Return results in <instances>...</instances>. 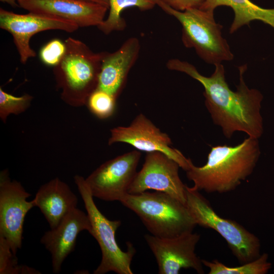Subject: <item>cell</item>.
<instances>
[{
    "label": "cell",
    "instance_id": "8fae6325",
    "mask_svg": "<svg viewBox=\"0 0 274 274\" xmlns=\"http://www.w3.org/2000/svg\"><path fill=\"white\" fill-rule=\"evenodd\" d=\"M31 195L16 180L11 181L7 169L0 174V235L8 241L14 255L21 248L25 217L35 207Z\"/></svg>",
    "mask_w": 274,
    "mask_h": 274
},
{
    "label": "cell",
    "instance_id": "7402d4cb",
    "mask_svg": "<svg viewBox=\"0 0 274 274\" xmlns=\"http://www.w3.org/2000/svg\"><path fill=\"white\" fill-rule=\"evenodd\" d=\"M116 99L110 93L96 88L89 95L86 105L97 117L106 119L114 113Z\"/></svg>",
    "mask_w": 274,
    "mask_h": 274
},
{
    "label": "cell",
    "instance_id": "cb8c5ba5",
    "mask_svg": "<svg viewBox=\"0 0 274 274\" xmlns=\"http://www.w3.org/2000/svg\"><path fill=\"white\" fill-rule=\"evenodd\" d=\"M65 51V42L55 38L47 42L41 48L39 55L42 63L54 67L60 62Z\"/></svg>",
    "mask_w": 274,
    "mask_h": 274
},
{
    "label": "cell",
    "instance_id": "4316f807",
    "mask_svg": "<svg viewBox=\"0 0 274 274\" xmlns=\"http://www.w3.org/2000/svg\"><path fill=\"white\" fill-rule=\"evenodd\" d=\"M83 1L99 4L109 8L108 0H83Z\"/></svg>",
    "mask_w": 274,
    "mask_h": 274
},
{
    "label": "cell",
    "instance_id": "7c38bea8",
    "mask_svg": "<svg viewBox=\"0 0 274 274\" xmlns=\"http://www.w3.org/2000/svg\"><path fill=\"white\" fill-rule=\"evenodd\" d=\"M116 143H126L139 151L147 153H163L176 161L185 171L189 167L191 159L185 157L179 150L172 147L169 136L143 114L136 116L128 126H118L111 129L108 144L111 145Z\"/></svg>",
    "mask_w": 274,
    "mask_h": 274
},
{
    "label": "cell",
    "instance_id": "5b68a950",
    "mask_svg": "<svg viewBox=\"0 0 274 274\" xmlns=\"http://www.w3.org/2000/svg\"><path fill=\"white\" fill-rule=\"evenodd\" d=\"M154 1L163 11L180 22L184 45L194 48L205 62L215 65L233 59V54L222 35V26L216 22L213 12L200 8L181 11L172 8L161 0Z\"/></svg>",
    "mask_w": 274,
    "mask_h": 274
},
{
    "label": "cell",
    "instance_id": "603a6c76",
    "mask_svg": "<svg viewBox=\"0 0 274 274\" xmlns=\"http://www.w3.org/2000/svg\"><path fill=\"white\" fill-rule=\"evenodd\" d=\"M0 273H40L26 265H19L8 241L0 235Z\"/></svg>",
    "mask_w": 274,
    "mask_h": 274
},
{
    "label": "cell",
    "instance_id": "3957f363",
    "mask_svg": "<svg viewBox=\"0 0 274 274\" xmlns=\"http://www.w3.org/2000/svg\"><path fill=\"white\" fill-rule=\"evenodd\" d=\"M64 42L65 54L53 67L56 87L64 102L81 107L86 105L97 87L103 52L95 53L84 42L72 37Z\"/></svg>",
    "mask_w": 274,
    "mask_h": 274
},
{
    "label": "cell",
    "instance_id": "9c48e42d",
    "mask_svg": "<svg viewBox=\"0 0 274 274\" xmlns=\"http://www.w3.org/2000/svg\"><path fill=\"white\" fill-rule=\"evenodd\" d=\"M141 156V152L134 150L105 162L94 170L85 179L93 197L120 201L128 193Z\"/></svg>",
    "mask_w": 274,
    "mask_h": 274
},
{
    "label": "cell",
    "instance_id": "9a60e30c",
    "mask_svg": "<svg viewBox=\"0 0 274 274\" xmlns=\"http://www.w3.org/2000/svg\"><path fill=\"white\" fill-rule=\"evenodd\" d=\"M83 230L89 233L91 223L87 214L76 208L71 211L58 226L46 231L41 243L51 255L54 273H58L67 256L74 250L77 237Z\"/></svg>",
    "mask_w": 274,
    "mask_h": 274
},
{
    "label": "cell",
    "instance_id": "ac0fdd59",
    "mask_svg": "<svg viewBox=\"0 0 274 274\" xmlns=\"http://www.w3.org/2000/svg\"><path fill=\"white\" fill-rule=\"evenodd\" d=\"M221 6L229 7L234 12L230 33L254 20L261 21L274 28V8H263L250 0H206L200 9L214 13L217 7Z\"/></svg>",
    "mask_w": 274,
    "mask_h": 274
},
{
    "label": "cell",
    "instance_id": "484cf974",
    "mask_svg": "<svg viewBox=\"0 0 274 274\" xmlns=\"http://www.w3.org/2000/svg\"><path fill=\"white\" fill-rule=\"evenodd\" d=\"M0 1L9 5L13 8L19 7L17 0H0Z\"/></svg>",
    "mask_w": 274,
    "mask_h": 274
},
{
    "label": "cell",
    "instance_id": "e0dca14e",
    "mask_svg": "<svg viewBox=\"0 0 274 274\" xmlns=\"http://www.w3.org/2000/svg\"><path fill=\"white\" fill-rule=\"evenodd\" d=\"M51 229L56 227L63 218L77 208V196L68 185L55 178L40 187L32 199Z\"/></svg>",
    "mask_w": 274,
    "mask_h": 274
},
{
    "label": "cell",
    "instance_id": "44dd1931",
    "mask_svg": "<svg viewBox=\"0 0 274 274\" xmlns=\"http://www.w3.org/2000/svg\"><path fill=\"white\" fill-rule=\"evenodd\" d=\"M33 96L24 94L16 96L0 88V118L5 123L11 114L18 115L25 112L30 106Z\"/></svg>",
    "mask_w": 274,
    "mask_h": 274
},
{
    "label": "cell",
    "instance_id": "52a82bcc",
    "mask_svg": "<svg viewBox=\"0 0 274 274\" xmlns=\"http://www.w3.org/2000/svg\"><path fill=\"white\" fill-rule=\"evenodd\" d=\"M186 204L196 224L217 231L240 262H250L261 255L258 237L236 221L220 216L209 201L193 187L186 186Z\"/></svg>",
    "mask_w": 274,
    "mask_h": 274
},
{
    "label": "cell",
    "instance_id": "2e32d148",
    "mask_svg": "<svg viewBox=\"0 0 274 274\" xmlns=\"http://www.w3.org/2000/svg\"><path fill=\"white\" fill-rule=\"evenodd\" d=\"M141 49L139 39H127L116 51L103 52L97 89L115 98L124 87L128 73L135 63Z\"/></svg>",
    "mask_w": 274,
    "mask_h": 274
},
{
    "label": "cell",
    "instance_id": "8992f818",
    "mask_svg": "<svg viewBox=\"0 0 274 274\" xmlns=\"http://www.w3.org/2000/svg\"><path fill=\"white\" fill-rule=\"evenodd\" d=\"M74 181L91 223L90 233L97 242L101 251V262L93 273L105 274L113 271L118 274H132L130 265L135 249L132 244L128 243L127 251H122L115 237L121 221L110 220L100 212L94 201L85 178L76 175Z\"/></svg>",
    "mask_w": 274,
    "mask_h": 274
},
{
    "label": "cell",
    "instance_id": "ffe728a7",
    "mask_svg": "<svg viewBox=\"0 0 274 274\" xmlns=\"http://www.w3.org/2000/svg\"><path fill=\"white\" fill-rule=\"evenodd\" d=\"M202 262L209 269V274H265L272 266L268 261V255L265 253L254 260L236 267H228L217 260L209 261L202 259Z\"/></svg>",
    "mask_w": 274,
    "mask_h": 274
},
{
    "label": "cell",
    "instance_id": "30bf717a",
    "mask_svg": "<svg viewBox=\"0 0 274 274\" xmlns=\"http://www.w3.org/2000/svg\"><path fill=\"white\" fill-rule=\"evenodd\" d=\"M179 164L160 152L147 153L142 169L136 173L128 193L138 194L148 190L165 193L184 204L186 186L181 181Z\"/></svg>",
    "mask_w": 274,
    "mask_h": 274
},
{
    "label": "cell",
    "instance_id": "277c9868",
    "mask_svg": "<svg viewBox=\"0 0 274 274\" xmlns=\"http://www.w3.org/2000/svg\"><path fill=\"white\" fill-rule=\"evenodd\" d=\"M120 202L134 212L156 237L177 236L192 232L197 225L186 204L162 192L127 193Z\"/></svg>",
    "mask_w": 274,
    "mask_h": 274
},
{
    "label": "cell",
    "instance_id": "ba28073f",
    "mask_svg": "<svg viewBox=\"0 0 274 274\" xmlns=\"http://www.w3.org/2000/svg\"><path fill=\"white\" fill-rule=\"evenodd\" d=\"M0 27L11 34L22 64L37 55L30 45L35 35L49 30L73 32L79 28L75 23L56 16L29 12L17 14L2 8H0Z\"/></svg>",
    "mask_w": 274,
    "mask_h": 274
},
{
    "label": "cell",
    "instance_id": "4fadbf2b",
    "mask_svg": "<svg viewBox=\"0 0 274 274\" xmlns=\"http://www.w3.org/2000/svg\"><path fill=\"white\" fill-rule=\"evenodd\" d=\"M144 237L156 258L159 273L178 274L183 268H192L198 273H204L202 259L195 252L199 234L192 231L169 238L149 234Z\"/></svg>",
    "mask_w": 274,
    "mask_h": 274
},
{
    "label": "cell",
    "instance_id": "d4e9b609",
    "mask_svg": "<svg viewBox=\"0 0 274 274\" xmlns=\"http://www.w3.org/2000/svg\"><path fill=\"white\" fill-rule=\"evenodd\" d=\"M176 10L183 11L190 8H200L206 0H161Z\"/></svg>",
    "mask_w": 274,
    "mask_h": 274
},
{
    "label": "cell",
    "instance_id": "5bb4252c",
    "mask_svg": "<svg viewBox=\"0 0 274 274\" xmlns=\"http://www.w3.org/2000/svg\"><path fill=\"white\" fill-rule=\"evenodd\" d=\"M29 12L44 14L70 20L79 27L98 26L105 19L109 8L83 0H17Z\"/></svg>",
    "mask_w": 274,
    "mask_h": 274
},
{
    "label": "cell",
    "instance_id": "7a4b0ae2",
    "mask_svg": "<svg viewBox=\"0 0 274 274\" xmlns=\"http://www.w3.org/2000/svg\"><path fill=\"white\" fill-rule=\"evenodd\" d=\"M260 154L258 139L249 136L235 146H212L206 163L196 166L191 160L186 175L199 191L230 192L251 175Z\"/></svg>",
    "mask_w": 274,
    "mask_h": 274
},
{
    "label": "cell",
    "instance_id": "d6986e66",
    "mask_svg": "<svg viewBox=\"0 0 274 274\" xmlns=\"http://www.w3.org/2000/svg\"><path fill=\"white\" fill-rule=\"evenodd\" d=\"M109 15L97 26L105 35L123 30L126 26L121 13L125 9L136 7L141 11L152 9L156 5L154 0H108Z\"/></svg>",
    "mask_w": 274,
    "mask_h": 274
},
{
    "label": "cell",
    "instance_id": "6da1fadb",
    "mask_svg": "<svg viewBox=\"0 0 274 274\" xmlns=\"http://www.w3.org/2000/svg\"><path fill=\"white\" fill-rule=\"evenodd\" d=\"M215 66L212 75L206 77L187 61L175 58L166 63L169 70L184 73L202 85L205 106L214 123L221 127L226 138L241 131L258 139L264 130L261 114L263 96L258 90L249 88L246 84L244 75L247 64L238 67L239 82L235 91L230 89L226 81L224 66L221 63Z\"/></svg>",
    "mask_w": 274,
    "mask_h": 274
}]
</instances>
